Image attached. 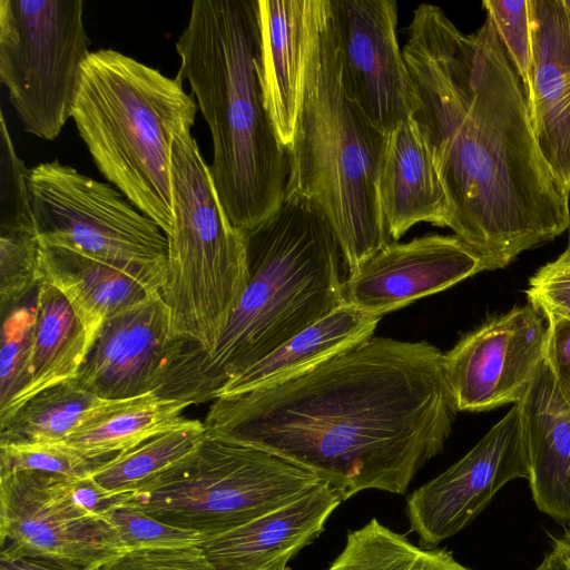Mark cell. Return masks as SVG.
<instances>
[{
	"mask_svg": "<svg viewBox=\"0 0 570 570\" xmlns=\"http://www.w3.org/2000/svg\"><path fill=\"white\" fill-rule=\"evenodd\" d=\"M407 36L412 118L448 195L446 227L488 271L569 229L570 196L538 147L523 83L491 18L466 35L440 7L422 3Z\"/></svg>",
	"mask_w": 570,
	"mask_h": 570,
	"instance_id": "cell-1",
	"label": "cell"
},
{
	"mask_svg": "<svg viewBox=\"0 0 570 570\" xmlns=\"http://www.w3.org/2000/svg\"><path fill=\"white\" fill-rule=\"evenodd\" d=\"M459 409L432 344L371 336L279 383L214 400L207 434L309 470L348 500L405 494Z\"/></svg>",
	"mask_w": 570,
	"mask_h": 570,
	"instance_id": "cell-2",
	"label": "cell"
},
{
	"mask_svg": "<svg viewBox=\"0 0 570 570\" xmlns=\"http://www.w3.org/2000/svg\"><path fill=\"white\" fill-rule=\"evenodd\" d=\"M176 51V78L189 83L210 131L218 198L245 234L282 205L288 177L265 101L258 0L193 1Z\"/></svg>",
	"mask_w": 570,
	"mask_h": 570,
	"instance_id": "cell-3",
	"label": "cell"
},
{
	"mask_svg": "<svg viewBox=\"0 0 570 570\" xmlns=\"http://www.w3.org/2000/svg\"><path fill=\"white\" fill-rule=\"evenodd\" d=\"M385 140L343 85L331 0H309L285 197L309 203L327 219L348 275L391 242L379 200Z\"/></svg>",
	"mask_w": 570,
	"mask_h": 570,
	"instance_id": "cell-4",
	"label": "cell"
},
{
	"mask_svg": "<svg viewBox=\"0 0 570 570\" xmlns=\"http://www.w3.org/2000/svg\"><path fill=\"white\" fill-rule=\"evenodd\" d=\"M248 281L204 375L213 393L288 340L345 304L336 235L309 203L285 197L245 233Z\"/></svg>",
	"mask_w": 570,
	"mask_h": 570,
	"instance_id": "cell-5",
	"label": "cell"
},
{
	"mask_svg": "<svg viewBox=\"0 0 570 570\" xmlns=\"http://www.w3.org/2000/svg\"><path fill=\"white\" fill-rule=\"evenodd\" d=\"M198 110L183 81L114 49L90 51L71 118L101 175L165 233L175 136Z\"/></svg>",
	"mask_w": 570,
	"mask_h": 570,
	"instance_id": "cell-6",
	"label": "cell"
},
{
	"mask_svg": "<svg viewBox=\"0 0 570 570\" xmlns=\"http://www.w3.org/2000/svg\"><path fill=\"white\" fill-rule=\"evenodd\" d=\"M174 222L161 291L175 336L214 348L247 281L245 234L229 220L190 128L173 142Z\"/></svg>",
	"mask_w": 570,
	"mask_h": 570,
	"instance_id": "cell-7",
	"label": "cell"
},
{
	"mask_svg": "<svg viewBox=\"0 0 570 570\" xmlns=\"http://www.w3.org/2000/svg\"><path fill=\"white\" fill-rule=\"evenodd\" d=\"M324 483L314 472L271 452L206 434L191 453L125 493V501L167 524L208 535Z\"/></svg>",
	"mask_w": 570,
	"mask_h": 570,
	"instance_id": "cell-8",
	"label": "cell"
},
{
	"mask_svg": "<svg viewBox=\"0 0 570 570\" xmlns=\"http://www.w3.org/2000/svg\"><path fill=\"white\" fill-rule=\"evenodd\" d=\"M29 186L41 246L108 263L163 291L167 237L120 190L58 160L32 167Z\"/></svg>",
	"mask_w": 570,
	"mask_h": 570,
	"instance_id": "cell-9",
	"label": "cell"
},
{
	"mask_svg": "<svg viewBox=\"0 0 570 570\" xmlns=\"http://www.w3.org/2000/svg\"><path fill=\"white\" fill-rule=\"evenodd\" d=\"M88 47L81 0H0V80L26 131L60 134Z\"/></svg>",
	"mask_w": 570,
	"mask_h": 570,
	"instance_id": "cell-10",
	"label": "cell"
},
{
	"mask_svg": "<svg viewBox=\"0 0 570 570\" xmlns=\"http://www.w3.org/2000/svg\"><path fill=\"white\" fill-rule=\"evenodd\" d=\"M205 352L171 332L161 292L116 315L101 328L75 382L106 400L149 394L212 400L204 375Z\"/></svg>",
	"mask_w": 570,
	"mask_h": 570,
	"instance_id": "cell-11",
	"label": "cell"
},
{
	"mask_svg": "<svg viewBox=\"0 0 570 570\" xmlns=\"http://www.w3.org/2000/svg\"><path fill=\"white\" fill-rule=\"evenodd\" d=\"M0 547L87 570L127 551L112 525L75 499L72 478L39 471L0 473Z\"/></svg>",
	"mask_w": 570,
	"mask_h": 570,
	"instance_id": "cell-12",
	"label": "cell"
},
{
	"mask_svg": "<svg viewBox=\"0 0 570 570\" xmlns=\"http://www.w3.org/2000/svg\"><path fill=\"white\" fill-rule=\"evenodd\" d=\"M529 479L521 410L510 411L458 462L406 498L410 531L436 548L469 525L508 482Z\"/></svg>",
	"mask_w": 570,
	"mask_h": 570,
	"instance_id": "cell-13",
	"label": "cell"
},
{
	"mask_svg": "<svg viewBox=\"0 0 570 570\" xmlns=\"http://www.w3.org/2000/svg\"><path fill=\"white\" fill-rule=\"evenodd\" d=\"M342 81L370 122L389 135L413 115L415 90L397 39L394 0H331Z\"/></svg>",
	"mask_w": 570,
	"mask_h": 570,
	"instance_id": "cell-14",
	"label": "cell"
},
{
	"mask_svg": "<svg viewBox=\"0 0 570 570\" xmlns=\"http://www.w3.org/2000/svg\"><path fill=\"white\" fill-rule=\"evenodd\" d=\"M546 338L543 315L529 303L462 336L443 354L445 377L459 411L519 403L544 361Z\"/></svg>",
	"mask_w": 570,
	"mask_h": 570,
	"instance_id": "cell-15",
	"label": "cell"
},
{
	"mask_svg": "<svg viewBox=\"0 0 570 570\" xmlns=\"http://www.w3.org/2000/svg\"><path fill=\"white\" fill-rule=\"evenodd\" d=\"M483 271L482 257L455 235L390 242L344 281V299L382 317Z\"/></svg>",
	"mask_w": 570,
	"mask_h": 570,
	"instance_id": "cell-16",
	"label": "cell"
},
{
	"mask_svg": "<svg viewBox=\"0 0 570 570\" xmlns=\"http://www.w3.org/2000/svg\"><path fill=\"white\" fill-rule=\"evenodd\" d=\"M528 8L531 125L543 158L570 196V13L564 0H528Z\"/></svg>",
	"mask_w": 570,
	"mask_h": 570,
	"instance_id": "cell-17",
	"label": "cell"
},
{
	"mask_svg": "<svg viewBox=\"0 0 570 570\" xmlns=\"http://www.w3.org/2000/svg\"><path fill=\"white\" fill-rule=\"evenodd\" d=\"M342 502L326 482L240 525L203 535L199 547L215 570H288V562L318 539Z\"/></svg>",
	"mask_w": 570,
	"mask_h": 570,
	"instance_id": "cell-18",
	"label": "cell"
},
{
	"mask_svg": "<svg viewBox=\"0 0 570 570\" xmlns=\"http://www.w3.org/2000/svg\"><path fill=\"white\" fill-rule=\"evenodd\" d=\"M379 200L391 242L419 223L446 227L448 195L428 140L412 117L386 135Z\"/></svg>",
	"mask_w": 570,
	"mask_h": 570,
	"instance_id": "cell-19",
	"label": "cell"
},
{
	"mask_svg": "<svg viewBox=\"0 0 570 570\" xmlns=\"http://www.w3.org/2000/svg\"><path fill=\"white\" fill-rule=\"evenodd\" d=\"M518 404L533 501L541 512L570 522V405L544 361Z\"/></svg>",
	"mask_w": 570,
	"mask_h": 570,
	"instance_id": "cell-20",
	"label": "cell"
},
{
	"mask_svg": "<svg viewBox=\"0 0 570 570\" xmlns=\"http://www.w3.org/2000/svg\"><path fill=\"white\" fill-rule=\"evenodd\" d=\"M309 0H258L261 73L266 107L287 149L298 118Z\"/></svg>",
	"mask_w": 570,
	"mask_h": 570,
	"instance_id": "cell-21",
	"label": "cell"
},
{
	"mask_svg": "<svg viewBox=\"0 0 570 570\" xmlns=\"http://www.w3.org/2000/svg\"><path fill=\"white\" fill-rule=\"evenodd\" d=\"M40 268L42 282L72 306L90 347L109 320L161 292L119 267L60 247L40 245Z\"/></svg>",
	"mask_w": 570,
	"mask_h": 570,
	"instance_id": "cell-22",
	"label": "cell"
},
{
	"mask_svg": "<svg viewBox=\"0 0 570 570\" xmlns=\"http://www.w3.org/2000/svg\"><path fill=\"white\" fill-rule=\"evenodd\" d=\"M380 318L345 303L226 381L212 400L243 394L297 375L373 336Z\"/></svg>",
	"mask_w": 570,
	"mask_h": 570,
	"instance_id": "cell-23",
	"label": "cell"
},
{
	"mask_svg": "<svg viewBox=\"0 0 570 570\" xmlns=\"http://www.w3.org/2000/svg\"><path fill=\"white\" fill-rule=\"evenodd\" d=\"M36 323L30 383L0 415V426L38 393L77 377L90 346L86 331L63 294L41 282L35 297Z\"/></svg>",
	"mask_w": 570,
	"mask_h": 570,
	"instance_id": "cell-24",
	"label": "cell"
},
{
	"mask_svg": "<svg viewBox=\"0 0 570 570\" xmlns=\"http://www.w3.org/2000/svg\"><path fill=\"white\" fill-rule=\"evenodd\" d=\"M144 396L106 400L80 387L75 380L65 382L38 393L24 403L0 426V441H65L76 430L131 405Z\"/></svg>",
	"mask_w": 570,
	"mask_h": 570,
	"instance_id": "cell-25",
	"label": "cell"
},
{
	"mask_svg": "<svg viewBox=\"0 0 570 570\" xmlns=\"http://www.w3.org/2000/svg\"><path fill=\"white\" fill-rule=\"evenodd\" d=\"M191 404L150 394L76 430L63 442L91 458H112L185 424L189 419L181 413Z\"/></svg>",
	"mask_w": 570,
	"mask_h": 570,
	"instance_id": "cell-26",
	"label": "cell"
},
{
	"mask_svg": "<svg viewBox=\"0 0 570 570\" xmlns=\"http://www.w3.org/2000/svg\"><path fill=\"white\" fill-rule=\"evenodd\" d=\"M327 570H471L445 548H423L376 518L346 534Z\"/></svg>",
	"mask_w": 570,
	"mask_h": 570,
	"instance_id": "cell-27",
	"label": "cell"
},
{
	"mask_svg": "<svg viewBox=\"0 0 570 570\" xmlns=\"http://www.w3.org/2000/svg\"><path fill=\"white\" fill-rule=\"evenodd\" d=\"M206 434L204 422L189 419L180 426L117 454L91 478L111 493H128L191 453Z\"/></svg>",
	"mask_w": 570,
	"mask_h": 570,
	"instance_id": "cell-28",
	"label": "cell"
},
{
	"mask_svg": "<svg viewBox=\"0 0 570 570\" xmlns=\"http://www.w3.org/2000/svg\"><path fill=\"white\" fill-rule=\"evenodd\" d=\"M36 323L35 299L7 312L1 328L0 415L30 383V364Z\"/></svg>",
	"mask_w": 570,
	"mask_h": 570,
	"instance_id": "cell-29",
	"label": "cell"
},
{
	"mask_svg": "<svg viewBox=\"0 0 570 570\" xmlns=\"http://www.w3.org/2000/svg\"><path fill=\"white\" fill-rule=\"evenodd\" d=\"M114 458H91L63 441H0V473L39 471L85 478Z\"/></svg>",
	"mask_w": 570,
	"mask_h": 570,
	"instance_id": "cell-30",
	"label": "cell"
},
{
	"mask_svg": "<svg viewBox=\"0 0 570 570\" xmlns=\"http://www.w3.org/2000/svg\"><path fill=\"white\" fill-rule=\"evenodd\" d=\"M30 169L18 156L4 115H0V235L37 233L31 193Z\"/></svg>",
	"mask_w": 570,
	"mask_h": 570,
	"instance_id": "cell-31",
	"label": "cell"
},
{
	"mask_svg": "<svg viewBox=\"0 0 570 570\" xmlns=\"http://www.w3.org/2000/svg\"><path fill=\"white\" fill-rule=\"evenodd\" d=\"M42 282L37 233L0 235V305L2 313L17 306Z\"/></svg>",
	"mask_w": 570,
	"mask_h": 570,
	"instance_id": "cell-32",
	"label": "cell"
},
{
	"mask_svg": "<svg viewBox=\"0 0 570 570\" xmlns=\"http://www.w3.org/2000/svg\"><path fill=\"white\" fill-rule=\"evenodd\" d=\"M104 519L117 531L127 550L199 544L203 537L167 524L125 500L109 509Z\"/></svg>",
	"mask_w": 570,
	"mask_h": 570,
	"instance_id": "cell-33",
	"label": "cell"
},
{
	"mask_svg": "<svg viewBox=\"0 0 570 570\" xmlns=\"http://www.w3.org/2000/svg\"><path fill=\"white\" fill-rule=\"evenodd\" d=\"M482 7L493 21L527 94L530 87L532 66L528 0H484Z\"/></svg>",
	"mask_w": 570,
	"mask_h": 570,
	"instance_id": "cell-34",
	"label": "cell"
},
{
	"mask_svg": "<svg viewBox=\"0 0 570 570\" xmlns=\"http://www.w3.org/2000/svg\"><path fill=\"white\" fill-rule=\"evenodd\" d=\"M90 570H215L199 544L127 550Z\"/></svg>",
	"mask_w": 570,
	"mask_h": 570,
	"instance_id": "cell-35",
	"label": "cell"
},
{
	"mask_svg": "<svg viewBox=\"0 0 570 570\" xmlns=\"http://www.w3.org/2000/svg\"><path fill=\"white\" fill-rule=\"evenodd\" d=\"M529 304L542 315H570V262H551L530 277L525 291Z\"/></svg>",
	"mask_w": 570,
	"mask_h": 570,
	"instance_id": "cell-36",
	"label": "cell"
},
{
	"mask_svg": "<svg viewBox=\"0 0 570 570\" xmlns=\"http://www.w3.org/2000/svg\"><path fill=\"white\" fill-rule=\"evenodd\" d=\"M543 316L547 318L544 362L570 405V315L549 313Z\"/></svg>",
	"mask_w": 570,
	"mask_h": 570,
	"instance_id": "cell-37",
	"label": "cell"
},
{
	"mask_svg": "<svg viewBox=\"0 0 570 570\" xmlns=\"http://www.w3.org/2000/svg\"><path fill=\"white\" fill-rule=\"evenodd\" d=\"M72 492L83 508L101 518L109 509L125 500V493L116 494L107 491L91 475L72 478Z\"/></svg>",
	"mask_w": 570,
	"mask_h": 570,
	"instance_id": "cell-38",
	"label": "cell"
},
{
	"mask_svg": "<svg viewBox=\"0 0 570 570\" xmlns=\"http://www.w3.org/2000/svg\"><path fill=\"white\" fill-rule=\"evenodd\" d=\"M0 570H87L75 563L45 556L0 550Z\"/></svg>",
	"mask_w": 570,
	"mask_h": 570,
	"instance_id": "cell-39",
	"label": "cell"
},
{
	"mask_svg": "<svg viewBox=\"0 0 570 570\" xmlns=\"http://www.w3.org/2000/svg\"><path fill=\"white\" fill-rule=\"evenodd\" d=\"M535 570H570V566L563 553L553 547Z\"/></svg>",
	"mask_w": 570,
	"mask_h": 570,
	"instance_id": "cell-40",
	"label": "cell"
},
{
	"mask_svg": "<svg viewBox=\"0 0 570 570\" xmlns=\"http://www.w3.org/2000/svg\"><path fill=\"white\" fill-rule=\"evenodd\" d=\"M553 547L563 553L570 566V527L564 530L561 537L553 540Z\"/></svg>",
	"mask_w": 570,
	"mask_h": 570,
	"instance_id": "cell-41",
	"label": "cell"
},
{
	"mask_svg": "<svg viewBox=\"0 0 570 570\" xmlns=\"http://www.w3.org/2000/svg\"><path fill=\"white\" fill-rule=\"evenodd\" d=\"M556 261L562 262V263L570 262V228H569V235H568V245H567L564 252Z\"/></svg>",
	"mask_w": 570,
	"mask_h": 570,
	"instance_id": "cell-42",
	"label": "cell"
},
{
	"mask_svg": "<svg viewBox=\"0 0 570 570\" xmlns=\"http://www.w3.org/2000/svg\"><path fill=\"white\" fill-rule=\"evenodd\" d=\"M564 4L570 13V0H564Z\"/></svg>",
	"mask_w": 570,
	"mask_h": 570,
	"instance_id": "cell-43",
	"label": "cell"
}]
</instances>
